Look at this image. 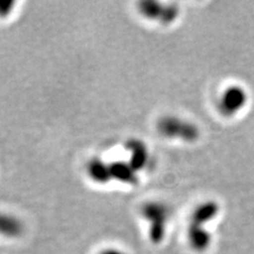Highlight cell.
<instances>
[{
	"mask_svg": "<svg viewBox=\"0 0 254 254\" xmlns=\"http://www.w3.org/2000/svg\"><path fill=\"white\" fill-rule=\"evenodd\" d=\"M22 232L19 219L10 214L0 212V234L4 236H18Z\"/></svg>",
	"mask_w": 254,
	"mask_h": 254,
	"instance_id": "obj_7",
	"label": "cell"
},
{
	"mask_svg": "<svg viewBox=\"0 0 254 254\" xmlns=\"http://www.w3.org/2000/svg\"><path fill=\"white\" fill-rule=\"evenodd\" d=\"M157 129L163 137L171 139L190 140L195 137V129L192 125L172 116L161 118L157 123Z\"/></svg>",
	"mask_w": 254,
	"mask_h": 254,
	"instance_id": "obj_1",
	"label": "cell"
},
{
	"mask_svg": "<svg viewBox=\"0 0 254 254\" xmlns=\"http://www.w3.org/2000/svg\"><path fill=\"white\" fill-rule=\"evenodd\" d=\"M140 14L149 20H155L162 23L172 22L177 16V9L173 5H164L158 1L145 0L138 4Z\"/></svg>",
	"mask_w": 254,
	"mask_h": 254,
	"instance_id": "obj_2",
	"label": "cell"
},
{
	"mask_svg": "<svg viewBox=\"0 0 254 254\" xmlns=\"http://www.w3.org/2000/svg\"><path fill=\"white\" fill-rule=\"evenodd\" d=\"M86 173L88 177L98 185H105L111 180L109 163H106L97 157L91 158L86 164Z\"/></svg>",
	"mask_w": 254,
	"mask_h": 254,
	"instance_id": "obj_6",
	"label": "cell"
},
{
	"mask_svg": "<svg viewBox=\"0 0 254 254\" xmlns=\"http://www.w3.org/2000/svg\"><path fill=\"white\" fill-rule=\"evenodd\" d=\"M141 213L152 224L150 231H152L153 238L160 237L163 233L164 221L166 218V214H168V210H166L165 205L157 201L146 202L142 205Z\"/></svg>",
	"mask_w": 254,
	"mask_h": 254,
	"instance_id": "obj_3",
	"label": "cell"
},
{
	"mask_svg": "<svg viewBox=\"0 0 254 254\" xmlns=\"http://www.w3.org/2000/svg\"><path fill=\"white\" fill-rule=\"evenodd\" d=\"M15 1L10 0H0V18H5L10 16L14 10Z\"/></svg>",
	"mask_w": 254,
	"mask_h": 254,
	"instance_id": "obj_8",
	"label": "cell"
},
{
	"mask_svg": "<svg viewBox=\"0 0 254 254\" xmlns=\"http://www.w3.org/2000/svg\"><path fill=\"white\" fill-rule=\"evenodd\" d=\"M125 148L129 152L128 163L137 173L145 168L148 162V148L140 139H129L125 143Z\"/></svg>",
	"mask_w": 254,
	"mask_h": 254,
	"instance_id": "obj_4",
	"label": "cell"
},
{
	"mask_svg": "<svg viewBox=\"0 0 254 254\" xmlns=\"http://www.w3.org/2000/svg\"><path fill=\"white\" fill-rule=\"evenodd\" d=\"M111 180H116L124 185L134 186L138 184V173L128 162L114 161L109 163Z\"/></svg>",
	"mask_w": 254,
	"mask_h": 254,
	"instance_id": "obj_5",
	"label": "cell"
}]
</instances>
